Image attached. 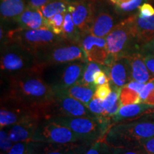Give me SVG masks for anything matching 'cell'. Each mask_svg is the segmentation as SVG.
Masks as SVG:
<instances>
[{"instance_id":"cell-36","label":"cell","mask_w":154,"mask_h":154,"mask_svg":"<svg viewBox=\"0 0 154 154\" xmlns=\"http://www.w3.org/2000/svg\"><path fill=\"white\" fill-rule=\"evenodd\" d=\"M29 142L14 143L7 154H29Z\"/></svg>"},{"instance_id":"cell-23","label":"cell","mask_w":154,"mask_h":154,"mask_svg":"<svg viewBox=\"0 0 154 154\" xmlns=\"http://www.w3.org/2000/svg\"><path fill=\"white\" fill-rule=\"evenodd\" d=\"M96 88V86L94 84H86L79 81L73 86L62 91L87 106L88 103L94 98Z\"/></svg>"},{"instance_id":"cell-8","label":"cell","mask_w":154,"mask_h":154,"mask_svg":"<svg viewBox=\"0 0 154 154\" xmlns=\"http://www.w3.org/2000/svg\"><path fill=\"white\" fill-rule=\"evenodd\" d=\"M35 55L38 66L61 64L79 60L87 61L79 44L72 43L64 38L36 51Z\"/></svg>"},{"instance_id":"cell-40","label":"cell","mask_w":154,"mask_h":154,"mask_svg":"<svg viewBox=\"0 0 154 154\" xmlns=\"http://www.w3.org/2000/svg\"><path fill=\"white\" fill-rule=\"evenodd\" d=\"M139 53L143 55L154 54V38L142 44L140 47Z\"/></svg>"},{"instance_id":"cell-5","label":"cell","mask_w":154,"mask_h":154,"mask_svg":"<svg viewBox=\"0 0 154 154\" xmlns=\"http://www.w3.org/2000/svg\"><path fill=\"white\" fill-rule=\"evenodd\" d=\"M0 65L2 75L5 78L38 67L35 54L14 42L3 44Z\"/></svg>"},{"instance_id":"cell-34","label":"cell","mask_w":154,"mask_h":154,"mask_svg":"<svg viewBox=\"0 0 154 154\" xmlns=\"http://www.w3.org/2000/svg\"><path fill=\"white\" fill-rule=\"evenodd\" d=\"M135 149L140 150L145 154H154V137L140 141Z\"/></svg>"},{"instance_id":"cell-28","label":"cell","mask_w":154,"mask_h":154,"mask_svg":"<svg viewBox=\"0 0 154 154\" xmlns=\"http://www.w3.org/2000/svg\"><path fill=\"white\" fill-rule=\"evenodd\" d=\"M64 15L65 12L58 14L52 17H50V18L45 19L46 28L51 30L56 35L61 36L63 32Z\"/></svg>"},{"instance_id":"cell-32","label":"cell","mask_w":154,"mask_h":154,"mask_svg":"<svg viewBox=\"0 0 154 154\" xmlns=\"http://www.w3.org/2000/svg\"><path fill=\"white\" fill-rule=\"evenodd\" d=\"M0 147H1V154H7L11 149L14 143L10 140L9 137L7 128H1L0 131Z\"/></svg>"},{"instance_id":"cell-47","label":"cell","mask_w":154,"mask_h":154,"mask_svg":"<svg viewBox=\"0 0 154 154\" xmlns=\"http://www.w3.org/2000/svg\"><path fill=\"white\" fill-rule=\"evenodd\" d=\"M129 1H131V0H120V3L119 4L126 3V2H129Z\"/></svg>"},{"instance_id":"cell-21","label":"cell","mask_w":154,"mask_h":154,"mask_svg":"<svg viewBox=\"0 0 154 154\" xmlns=\"http://www.w3.org/2000/svg\"><path fill=\"white\" fill-rule=\"evenodd\" d=\"M26 7L24 0H0L2 22H15L25 11Z\"/></svg>"},{"instance_id":"cell-11","label":"cell","mask_w":154,"mask_h":154,"mask_svg":"<svg viewBox=\"0 0 154 154\" xmlns=\"http://www.w3.org/2000/svg\"><path fill=\"white\" fill-rule=\"evenodd\" d=\"M115 6L109 0L95 2L94 18L88 33L98 37L106 38L121 21Z\"/></svg>"},{"instance_id":"cell-27","label":"cell","mask_w":154,"mask_h":154,"mask_svg":"<svg viewBox=\"0 0 154 154\" xmlns=\"http://www.w3.org/2000/svg\"><path fill=\"white\" fill-rule=\"evenodd\" d=\"M119 100L121 106H127L140 103V95L138 92L131 89L128 86H124L121 88Z\"/></svg>"},{"instance_id":"cell-22","label":"cell","mask_w":154,"mask_h":154,"mask_svg":"<svg viewBox=\"0 0 154 154\" xmlns=\"http://www.w3.org/2000/svg\"><path fill=\"white\" fill-rule=\"evenodd\" d=\"M131 68L132 79L136 82L146 84L153 76L146 66L143 57L141 54L138 52L130 56Z\"/></svg>"},{"instance_id":"cell-14","label":"cell","mask_w":154,"mask_h":154,"mask_svg":"<svg viewBox=\"0 0 154 154\" xmlns=\"http://www.w3.org/2000/svg\"><path fill=\"white\" fill-rule=\"evenodd\" d=\"M39 116L38 113L21 106L10 99L2 98L0 109V127L1 128H9L13 125L29 117ZM43 118V117H42Z\"/></svg>"},{"instance_id":"cell-7","label":"cell","mask_w":154,"mask_h":154,"mask_svg":"<svg viewBox=\"0 0 154 154\" xmlns=\"http://www.w3.org/2000/svg\"><path fill=\"white\" fill-rule=\"evenodd\" d=\"M70 129L82 141L94 143L105 137L111 122L92 117L63 116L51 118Z\"/></svg>"},{"instance_id":"cell-35","label":"cell","mask_w":154,"mask_h":154,"mask_svg":"<svg viewBox=\"0 0 154 154\" xmlns=\"http://www.w3.org/2000/svg\"><path fill=\"white\" fill-rule=\"evenodd\" d=\"M111 91H112V87H111L110 83L106 84V85L96 86L94 97L104 101L108 96L110 95Z\"/></svg>"},{"instance_id":"cell-17","label":"cell","mask_w":154,"mask_h":154,"mask_svg":"<svg viewBox=\"0 0 154 154\" xmlns=\"http://www.w3.org/2000/svg\"><path fill=\"white\" fill-rule=\"evenodd\" d=\"M42 119L43 118L39 116H35L6 128L10 140L13 143L33 141L36 129Z\"/></svg>"},{"instance_id":"cell-12","label":"cell","mask_w":154,"mask_h":154,"mask_svg":"<svg viewBox=\"0 0 154 154\" xmlns=\"http://www.w3.org/2000/svg\"><path fill=\"white\" fill-rule=\"evenodd\" d=\"M79 44L88 61L107 66L109 54L105 38L98 37L89 33H84L81 37Z\"/></svg>"},{"instance_id":"cell-43","label":"cell","mask_w":154,"mask_h":154,"mask_svg":"<svg viewBox=\"0 0 154 154\" xmlns=\"http://www.w3.org/2000/svg\"><path fill=\"white\" fill-rule=\"evenodd\" d=\"M145 84H143V83H140L136 82V81L132 80L131 82H130L128 84H127L126 86H128V87L131 88V89L134 90V91L140 94V92L143 90L144 86H145Z\"/></svg>"},{"instance_id":"cell-10","label":"cell","mask_w":154,"mask_h":154,"mask_svg":"<svg viewBox=\"0 0 154 154\" xmlns=\"http://www.w3.org/2000/svg\"><path fill=\"white\" fill-rule=\"evenodd\" d=\"M33 141L49 143H72L82 141L68 127L52 119H42L34 134Z\"/></svg>"},{"instance_id":"cell-39","label":"cell","mask_w":154,"mask_h":154,"mask_svg":"<svg viewBox=\"0 0 154 154\" xmlns=\"http://www.w3.org/2000/svg\"><path fill=\"white\" fill-rule=\"evenodd\" d=\"M85 154H106L105 143L103 140H98L92 143Z\"/></svg>"},{"instance_id":"cell-16","label":"cell","mask_w":154,"mask_h":154,"mask_svg":"<svg viewBox=\"0 0 154 154\" xmlns=\"http://www.w3.org/2000/svg\"><path fill=\"white\" fill-rule=\"evenodd\" d=\"M106 73L111 86L119 88L124 87L133 80L129 57L115 59L109 66H106Z\"/></svg>"},{"instance_id":"cell-24","label":"cell","mask_w":154,"mask_h":154,"mask_svg":"<svg viewBox=\"0 0 154 154\" xmlns=\"http://www.w3.org/2000/svg\"><path fill=\"white\" fill-rule=\"evenodd\" d=\"M82 33L79 30L73 21L72 14L67 10L65 12L63 21V32L61 37L66 41L75 44H79Z\"/></svg>"},{"instance_id":"cell-20","label":"cell","mask_w":154,"mask_h":154,"mask_svg":"<svg viewBox=\"0 0 154 154\" xmlns=\"http://www.w3.org/2000/svg\"><path fill=\"white\" fill-rule=\"evenodd\" d=\"M17 27L24 29H38L46 27L45 18L39 9L26 7L14 22Z\"/></svg>"},{"instance_id":"cell-33","label":"cell","mask_w":154,"mask_h":154,"mask_svg":"<svg viewBox=\"0 0 154 154\" xmlns=\"http://www.w3.org/2000/svg\"><path fill=\"white\" fill-rule=\"evenodd\" d=\"M106 154H145L141 151L135 149L128 148L111 147L105 143Z\"/></svg>"},{"instance_id":"cell-44","label":"cell","mask_w":154,"mask_h":154,"mask_svg":"<svg viewBox=\"0 0 154 154\" xmlns=\"http://www.w3.org/2000/svg\"><path fill=\"white\" fill-rule=\"evenodd\" d=\"M141 103H146V104L154 106V90L150 92L149 95H148L147 97H146V99L144 100L143 102H141Z\"/></svg>"},{"instance_id":"cell-26","label":"cell","mask_w":154,"mask_h":154,"mask_svg":"<svg viewBox=\"0 0 154 154\" xmlns=\"http://www.w3.org/2000/svg\"><path fill=\"white\" fill-rule=\"evenodd\" d=\"M101 70H106V66H103L98 63L93 62V61H88L80 82L84 84L92 85L94 84V76L96 74Z\"/></svg>"},{"instance_id":"cell-18","label":"cell","mask_w":154,"mask_h":154,"mask_svg":"<svg viewBox=\"0 0 154 154\" xmlns=\"http://www.w3.org/2000/svg\"><path fill=\"white\" fill-rule=\"evenodd\" d=\"M154 113V106L144 103L123 106L114 116L111 118V126L138 120Z\"/></svg>"},{"instance_id":"cell-2","label":"cell","mask_w":154,"mask_h":154,"mask_svg":"<svg viewBox=\"0 0 154 154\" xmlns=\"http://www.w3.org/2000/svg\"><path fill=\"white\" fill-rule=\"evenodd\" d=\"M149 116L112 125L101 140L111 147L135 149L142 140L154 137V119L153 114Z\"/></svg>"},{"instance_id":"cell-29","label":"cell","mask_w":154,"mask_h":154,"mask_svg":"<svg viewBox=\"0 0 154 154\" xmlns=\"http://www.w3.org/2000/svg\"><path fill=\"white\" fill-rule=\"evenodd\" d=\"M103 101L101 99L94 97L91 99V101L88 103L87 107L96 118L103 121H109L111 122V119H107L106 117V111L104 107H103Z\"/></svg>"},{"instance_id":"cell-46","label":"cell","mask_w":154,"mask_h":154,"mask_svg":"<svg viewBox=\"0 0 154 154\" xmlns=\"http://www.w3.org/2000/svg\"><path fill=\"white\" fill-rule=\"evenodd\" d=\"M68 2H79V1H84V0H66ZM90 1H103V0H90Z\"/></svg>"},{"instance_id":"cell-19","label":"cell","mask_w":154,"mask_h":154,"mask_svg":"<svg viewBox=\"0 0 154 154\" xmlns=\"http://www.w3.org/2000/svg\"><path fill=\"white\" fill-rule=\"evenodd\" d=\"M134 31L138 44L140 46L154 38V16L141 18L136 14L128 17Z\"/></svg>"},{"instance_id":"cell-6","label":"cell","mask_w":154,"mask_h":154,"mask_svg":"<svg viewBox=\"0 0 154 154\" xmlns=\"http://www.w3.org/2000/svg\"><path fill=\"white\" fill-rule=\"evenodd\" d=\"M62 39L61 36L56 35L46 27L38 29H24L16 27L7 32L1 28V41H5L3 44L14 42L34 54Z\"/></svg>"},{"instance_id":"cell-15","label":"cell","mask_w":154,"mask_h":154,"mask_svg":"<svg viewBox=\"0 0 154 154\" xmlns=\"http://www.w3.org/2000/svg\"><path fill=\"white\" fill-rule=\"evenodd\" d=\"M95 2V1L90 0L69 2L67 10L71 13L75 25L82 34L88 33L91 27Z\"/></svg>"},{"instance_id":"cell-1","label":"cell","mask_w":154,"mask_h":154,"mask_svg":"<svg viewBox=\"0 0 154 154\" xmlns=\"http://www.w3.org/2000/svg\"><path fill=\"white\" fill-rule=\"evenodd\" d=\"M6 79V90L2 98L10 99L43 117L45 109L53 101L54 91L42 79L39 66Z\"/></svg>"},{"instance_id":"cell-25","label":"cell","mask_w":154,"mask_h":154,"mask_svg":"<svg viewBox=\"0 0 154 154\" xmlns=\"http://www.w3.org/2000/svg\"><path fill=\"white\" fill-rule=\"evenodd\" d=\"M68 5L69 2L66 0H52L39 9L44 18L48 19L58 14L66 12Z\"/></svg>"},{"instance_id":"cell-13","label":"cell","mask_w":154,"mask_h":154,"mask_svg":"<svg viewBox=\"0 0 154 154\" xmlns=\"http://www.w3.org/2000/svg\"><path fill=\"white\" fill-rule=\"evenodd\" d=\"M91 144L87 141L65 144L32 141L29 143V154H85Z\"/></svg>"},{"instance_id":"cell-42","label":"cell","mask_w":154,"mask_h":154,"mask_svg":"<svg viewBox=\"0 0 154 154\" xmlns=\"http://www.w3.org/2000/svg\"><path fill=\"white\" fill-rule=\"evenodd\" d=\"M143 57L146 66L152 76L154 77V54L143 55Z\"/></svg>"},{"instance_id":"cell-30","label":"cell","mask_w":154,"mask_h":154,"mask_svg":"<svg viewBox=\"0 0 154 154\" xmlns=\"http://www.w3.org/2000/svg\"><path fill=\"white\" fill-rule=\"evenodd\" d=\"M112 87V91L108 97L103 101V107H104L106 111V117L107 119H110L109 118V114L112 110L114 106L116 104L117 102L119 101V96H120L121 88L114 87V86H111Z\"/></svg>"},{"instance_id":"cell-41","label":"cell","mask_w":154,"mask_h":154,"mask_svg":"<svg viewBox=\"0 0 154 154\" xmlns=\"http://www.w3.org/2000/svg\"><path fill=\"white\" fill-rule=\"evenodd\" d=\"M27 7L40 9L52 0H24Z\"/></svg>"},{"instance_id":"cell-4","label":"cell","mask_w":154,"mask_h":154,"mask_svg":"<svg viewBox=\"0 0 154 154\" xmlns=\"http://www.w3.org/2000/svg\"><path fill=\"white\" fill-rule=\"evenodd\" d=\"M88 61L39 66L42 77L54 91L68 88L82 79Z\"/></svg>"},{"instance_id":"cell-31","label":"cell","mask_w":154,"mask_h":154,"mask_svg":"<svg viewBox=\"0 0 154 154\" xmlns=\"http://www.w3.org/2000/svg\"><path fill=\"white\" fill-rule=\"evenodd\" d=\"M145 0H131L126 3H121L119 5L115 6L117 12L119 14L121 13H128L134 11L143 5V2Z\"/></svg>"},{"instance_id":"cell-38","label":"cell","mask_w":154,"mask_h":154,"mask_svg":"<svg viewBox=\"0 0 154 154\" xmlns=\"http://www.w3.org/2000/svg\"><path fill=\"white\" fill-rule=\"evenodd\" d=\"M110 83L109 75L106 73V70H101L96 73L94 76V84L96 86L106 85Z\"/></svg>"},{"instance_id":"cell-45","label":"cell","mask_w":154,"mask_h":154,"mask_svg":"<svg viewBox=\"0 0 154 154\" xmlns=\"http://www.w3.org/2000/svg\"><path fill=\"white\" fill-rule=\"evenodd\" d=\"M113 6H117L120 3V0H109Z\"/></svg>"},{"instance_id":"cell-48","label":"cell","mask_w":154,"mask_h":154,"mask_svg":"<svg viewBox=\"0 0 154 154\" xmlns=\"http://www.w3.org/2000/svg\"><path fill=\"white\" fill-rule=\"evenodd\" d=\"M153 119H154V113L153 114Z\"/></svg>"},{"instance_id":"cell-37","label":"cell","mask_w":154,"mask_h":154,"mask_svg":"<svg viewBox=\"0 0 154 154\" xmlns=\"http://www.w3.org/2000/svg\"><path fill=\"white\" fill-rule=\"evenodd\" d=\"M138 16L141 18H149L154 16V7L150 3H143L138 8Z\"/></svg>"},{"instance_id":"cell-3","label":"cell","mask_w":154,"mask_h":154,"mask_svg":"<svg viewBox=\"0 0 154 154\" xmlns=\"http://www.w3.org/2000/svg\"><path fill=\"white\" fill-rule=\"evenodd\" d=\"M105 38L109 54V60L106 66H109L115 59L128 57L139 52L140 45L128 17L117 24Z\"/></svg>"},{"instance_id":"cell-9","label":"cell","mask_w":154,"mask_h":154,"mask_svg":"<svg viewBox=\"0 0 154 154\" xmlns=\"http://www.w3.org/2000/svg\"><path fill=\"white\" fill-rule=\"evenodd\" d=\"M63 116L96 118L82 102L69 96L62 90L56 91L53 101L44 111L43 118L51 119Z\"/></svg>"}]
</instances>
